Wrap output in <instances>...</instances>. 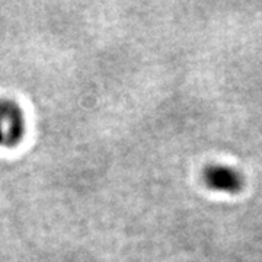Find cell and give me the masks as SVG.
<instances>
[{"instance_id":"1","label":"cell","mask_w":262,"mask_h":262,"mask_svg":"<svg viewBox=\"0 0 262 262\" xmlns=\"http://www.w3.org/2000/svg\"><path fill=\"white\" fill-rule=\"evenodd\" d=\"M206 182L210 188L225 192H239L242 188V177L233 169L225 166H211L207 169Z\"/></svg>"}]
</instances>
